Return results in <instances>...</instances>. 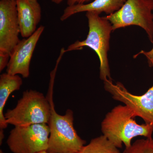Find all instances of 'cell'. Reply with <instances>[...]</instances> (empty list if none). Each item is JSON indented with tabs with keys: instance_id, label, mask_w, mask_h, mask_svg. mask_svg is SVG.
Listing matches in <instances>:
<instances>
[{
	"instance_id": "obj_1",
	"label": "cell",
	"mask_w": 153,
	"mask_h": 153,
	"mask_svg": "<svg viewBox=\"0 0 153 153\" xmlns=\"http://www.w3.org/2000/svg\"><path fill=\"white\" fill-rule=\"evenodd\" d=\"M136 117L126 105L115 107L102 122L103 135L117 148L122 147L123 144L126 148L130 146L132 140L136 137H152L153 126L146 123L138 124L134 120Z\"/></svg>"
},
{
	"instance_id": "obj_2",
	"label": "cell",
	"mask_w": 153,
	"mask_h": 153,
	"mask_svg": "<svg viewBox=\"0 0 153 153\" xmlns=\"http://www.w3.org/2000/svg\"><path fill=\"white\" fill-rule=\"evenodd\" d=\"M55 74L50 75L48 97L51 105V115L48 124L50 128L47 152L55 153H79L85 141L78 135L74 126V113L68 109L63 115L55 110L52 100Z\"/></svg>"
},
{
	"instance_id": "obj_3",
	"label": "cell",
	"mask_w": 153,
	"mask_h": 153,
	"mask_svg": "<svg viewBox=\"0 0 153 153\" xmlns=\"http://www.w3.org/2000/svg\"><path fill=\"white\" fill-rule=\"evenodd\" d=\"M85 16L89 27L86 39L82 41H76L69 45L66 52L81 50L85 47L92 49L99 58L100 79L103 81L112 80L108 56L111 34L113 31L112 25L106 16L100 17L97 13L87 12Z\"/></svg>"
},
{
	"instance_id": "obj_4",
	"label": "cell",
	"mask_w": 153,
	"mask_h": 153,
	"mask_svg": "<svg viewBox=\"0 0 153 153\" xmlns=\"http://www.w3.org/2000/svg\"><path fill=\"white\" fill-rule=\"evenodd\" d=\"M49 99L36 90L24 91L16 107L4 114L8 124L22 126L49 123L51 115Z\"/></svg>"
},
{
	"instance_id": "obj_5",
	"label": "cell",
	"mask_w": 153,
	"mask_h": 153,
	"mask_svg": "<svg viewBox=\"0 0 153 153\" xmlns=\"http://www.w3.org/2000/svg\"><path fill=\"white\" fill-rule=\"evenodd\" d=\"M153 0H126L119 10L106 17L113 31L129 26H139L153 44Z\"/></svg>"
},
{
	"instance_id": "obj_6",
	"label": "cell",
	"mask_w": 153,
	"mask_h": 153,
	"mask_svg": "<svg viewBox=\"0 0 153 153\" xmlns=\"http://www.w3.org/2000/svg\"><path fill=\"white\" fill-rule=\"evenodd\" d=\"M49 135L47 123L15 126L7 144L13 153H40L48 150Z\"/></svg>"
},
{
	"instance_id": "obj_7",
	"label": "cell",
	"mask_w": 153,
	"mask_h": 153,
	"mask_svg": "<svg viewBox=\"0 0 153 153\" xmlns=\"http://www.w3.org/2000/svg\"><path fill=\"white\" fill-rule=\"evenodd\" d=\"M149 63L153 67V60ZM104 84L105 89L111 94L114 99L128 107L145 123L153 126V85L144 94L136 95L130 93L120 82L114 84L112 80L108 79L104 81Z\"/></svg>"
},
{
	"instance_id": "obj_8",
	"label": "cell",
	"mask_w": 153,
	"mask_h": 153,
	"mask_svg": "<svg viewBox=\"0 0 153 153\" xmlns=\"http://www.w3.org/2000/svg\"><path fill=\"white\" fill-rule=\"evenodd\" d=\"M20 34L16 0H0V52L10 55Z\"/></svg>"
},
{
	"instance_id": "obj_9",
	"label": "cell",
	"mask_w": 153,
	"mask_h": 153,
	"mask_svg": "<svg viewBox=\"0 0 153 153\" xmlns=\"http://www.w3.org/2000/svg\"><path fill=\"white\" fill-rule=\"evenodd\" d=\"M45 27L40 26L29 38L20 40L10 57L7 72L13 75H20L27 78L30 75V65L34 50Z\"/></svg>"
},
{
	"instance_id": "obj_10",
	"label": "cell",
	"mask_w": 153,
	"mask_h": 153,
	"mask_svg": "<svg viewBox=\"0 0 153 153\" xmlns=\"http://www.w3.org/2000/svg\"><path fill=\"white\" fill-rule=\"evenodd\" d=\"M21 35L29 38L37 30L41 19V8L38 0H16Z\"/></svg>"
},
{
	"instance_id": "obj_11",
	"label": "cell",
	"mask_w": 153,
	"mask_h": 153,
	"mask_svg": "<svg viewBox=\"0 0 153 153\" xmlns=\"http://www.w3.org/2000/svg\"><path fill=\"white\" fill-rule=\"evenodd\" d=\"M126 0H94L87 4H75L66 7L60 18L62 22L66 21L75 14L82 12H94L100 15L104 13L111 15L119 10Z\"/></svg>"
},
{
	"instance_id": "obj_12",
	"label": "cell",
	"mask_w": 153,
	"mask_h": 153,
	"mask_svg": "<svg viewBox=\"0 0 153 153\" xmlns=\"http://www.w3.org/2000/svg\"><path fill=\"white\" fill-rule=\"evenodd\" d=\"M23 84V80L19 75L6 73L0 76V130L7 128L8 123L5 118L4 109L11 94L19 90Z\"/></svg>"
},
{
	"instance_id": "obj_13",
	"label": "cell",
	"mask_w": 153,
	"mask_h": 153,
	"mask_svg": "<svg viewBox=\"0 0 153 153\" xmlns=\"http://www.w3.org/2000/svg\"><path fill=\"white\" fill-rule=\"evenodd\" d=\"M118 149L102 135L91 140L79 153H121Z\"/></svg>"
},
{
	"instance_id": "obj_14",
	"label": "cell",
	"mask_w": 153,
	"mask_h": 153,
	"mask_svg": "<svg viewBox=\"0 0 153 153\" xmlns=\"http://www.w3.org/2000/svg\"><path fill=\"white\" fill-rule=\"evenodd\" d=\"M123 153H153V139L137 140L130 146L126 148Z\"/></svg>"
},
{
	"instance_id": "obj_15",
	"label": "cell",
	"mask_w": 153,
	"mask_h": 153,
	"mask_svg": "<svg viewBox=\"0 0 153 153\" xmlns=\"http://www.w3.org/2000/svg\"><path fill=\"white\" fill-rule=\"evenodd\" d=\"M10 55L7 53L0 52V71H2L7 67L10 60Z\"/></svg>"
},
{
	"instance_id": "obj_16",
	"label": "cell",
	"mask_w": 153,
	"mask_h": 153,
	"mask_svg": "<svg viewBox=\"0 0 153 153\" xmlns=\"http://www.w3.org/2000/svg\"><path fill=\"white\" fill-rule=\"evenodd\" d=\"M140 54H143V55H144L147 58L148 62H149L151 60H153V47L152 49H151L150 51H148V52H146V51H143V50H142L138 54L134 56V57H136V56H138Z\"/></svg>"
},
{
	"instance_id": "obj_17",
	"label": "cell",
	"mask_w": 153,
	"mask_h": 153,
	"mask_svg": "<svg viewBox=\"0 0 153 153\" xmlns=\"http://www.w3.org/2000/svg\"><path fill=\"white\" fill-rule=\"evenodd\" d=\"M90 0H67V4L68 6H72L75 4H81L88 2Z\"/></svg>"
},
{
	"instance_id": "obj_18",
	"label": "cell",
	"mask_w": 153,
	"mask_h": 153,
	"mask_svg": "<svg viewBox=\"0 0 153 153\" xmlns=\"http://www.w3.org/2000/svg\"><path fill=\"white\" fill-rule=\"evenodd\" d=\"M4 130H0V144L2 143L3 139L4 137Z\"/></svg>"
},
{
	"instance_id": "obj_19",
	"label": "cell",
	"mask_w": 153,
	"mask_h": 153,
	"mask_svg": "<svg viewBox=\"0 0 153 153\" xmlns=\"http://www.w3.org/2000/svg\"><path fill=\"white\" fill-rule=\"evenodd\" d=\"M51 1H52V2L55 3V4H59L62 3V2L63 1H65V0H51Z\"/></svg>"
},
{
	"instance_id": "obj_20",
	"label": "cell",
	"mask_w": 153,
	"mask_h": 153,
	"mask_svg": "<svg viewBox=\"0 0 153 153\" xmlns=\"http://www.w3.org/2000/svg\"><path fill=\"white\" fill-rule=\"evenodd\" d=\"M40 153H49L47 152V151H44V152H42Z\"/></svg>"
},
{
	"instance_id": "obj_21",
	"label": "cell",
	"mask_w": 153,
	"mask_h": 153,
	"mask_svg": "<svg viewBox=\"0 0 153 153\" xmlns=\"http://www.w3.org/2000/svg\"><path fill=\"white\" fill-rule=\"evenodd\" d=\"M0 153H4L3 152V151L1 150V151H0Z\"/></svg>"
}]
</instances>
